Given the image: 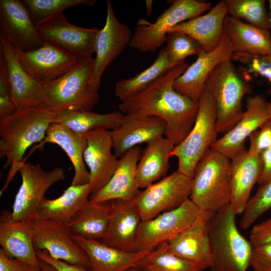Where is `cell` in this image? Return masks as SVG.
<instances>
[{
	"label": "cell",
	"mask_w": 271,
	"mask_h": 271,
	"mask_svg": "<svg viewBox=\"0 0 271 271\" xmlns=\"http://www.w3.org/2000/svg\"><path fill=\"white\" fill-rule=\"evenodd\" d=\"M188 66L185 61L176 65L141 92L121 101L120 111L162 119L166 125L165 137L175 146L179 145L194 125L199 105L173 87L174 81Z\"/></svg>",
	"instance_id": "obj_1"
},
{
	"label": "cell",
	"mask_w": 271,
	"mask_h": 271,
	"mask_svg": "<svg viewBox=\"0 0 271 271\" xmlns=\"http://www.w3.org/2000/svg\"><path fill=\"white\" fill-rule=\"evenodd\" d=\"M56 114L42 104L17 110L0 119V157L6 159L3 168H10L1 195L25 162L23 157L28 149L44 140Z\"/></svg>",
	"instance_id": "obj_2"
},
{
	"label": "cell",
	"mask_w": 271,
	"mask_h": 271,
	"mask_svg": "<svg viewBox=\"0 0 271 271\" xmlns=\"http://www.w3.org/2000/svg\"><path fill=\"white\" fill-rule=\"evenodd\" d=\"M93 62L92 57L79 59L65 74L43 85V104L55 113L91 111L99 98L91 79Z\"/></svg>",
	"instance_id": "obj_3"
},
{
	"label": "cell",
	"mask_w": 271,
	"mask_h": 271,
	"mask_svg": "<svg viewBox=\"0 0 271 271\" xmlns=\"http://www.w3.org/2000/svg\"><path fill=\"white\" fill-rule=\"evenodd\" d=\"M229 204L213 212L209 220L210 271H246L252 245L238 230Z\"/></svg>",
	"instance_id": "obj_4"
},
{
	"label": "cell",
	"mask_w": 271,
	"mask_h": 271,
	"mask_svg": "<svg viewBox=\"0 0 271 271\" xmlns=\"http://www.w3.org/2000/svg\"><path fill=\"white\" fill-rule=\"evenodd\" d=\"M231 192V160L210 148L196 167L189 198L201 210L215 212L229 204Z\"/></svg>",
	"instance_id": "obj_5"
},
{
	"label": "cell",
	"mask_w": 271,
	"mask_h": 271,
	"mask_svg": "<svg viewBox=\"0 0 271 271\" xmlns=\"http://www.w3.org/2000/svg\"><path fill=\"white\" fill-rule=\"evenodd\" d=\"M194 125L184 140L175 146L171 157L178 160L177 171L192 178L196 167L206 152L217 140V108L210 75L198 101Z\"/></svg>",
	"instance_id": "obj_6"
},
{
	"label": "cell",
	"mask_w": 271,
	"mask_h": 271,
	"mask_svg": "<svg viewBox=\"0 0 271 271\" xmlns=\"http://www.w3.org/2000/svg\"><path fill=\"white\" fill-rule=\"evenodd\" d=\"M153 23L140 19L129 46L142 53L155 52L166 42L169 31L176 25L199 16L212 8L211 3L197 0H176Z\"/></svg>",
	"instance_id": "obj_7"
},
{
	"label": "cell",
	"mask_w": 271,
	"mask_h": 271,
	"mask_svg": "<svg viewBox=\"0 0 271 271\" xmlns=\"http://www.w3.org/2000/svg\"><path fill=\"white\" fill-rule=\"evenodd\" d=\"M212 91L217 108V129L225 134L241 119L242 100L250 87L239 76L232 60L219 64L210 74Z\"/></svg>",
	"instance_id": "obj_8"
},
{
	"label": "cell",
	"mask_w": 271,
	"mask_h": 271,
	"mask_svg": "<svg viewBox=\"0 0 271 271\" xmlns=\"http://www.w3.org/2000/svg\"><path fill=\"white\" fill-rule=\"evenodd\" d=\"M203 210L188 198L180 206L151 219L141 221L135 251H152L189 227Z\"/></svg>",
	"instance_id": "obj_9"
},
{
	"label": "cell",
	"mask_w": 271,
	"mask_h": 271,
	"mask_svg": "<svg viewBox=\"0 0 271 271\" xmlns=\"http://www.w3.org/2000/svg\"><path fill=\"white\" fill-rule=\"evenodd\" d=\"M192 178L177 171L139 192L132 201L142 221L180 206L190 196Z\"/></svg>",
	"instance_id": "obj_10"
},
{
	"label": "cell",
	"mask_w": 271,
	"mask_h": 271,
	"mask_svg": "<svg viewBox=\"0 0 271 271\" xmlns=\"http://www.w3.org/2000/svg\"><path fill=\"white\" fill-rule=\"evenodd\" d=\"M19 172L22 184L15 197L12 216L16 221H29L37 217L38 207L48 189L65 179V172L58 167L46 171L39 164L26 162L22 163Z\"/></svg>",
	"instance_id": "obj_11"
},
{
	"label": "cell",
	"mask_w": 271,
	"mask_h": 271,
	"mask_svg": "<svg viewBox=\"0 0 271 271\" xmlns=\"http://www.w3.org/2000/svg\"><path fill=\"white\" fill-rule=\"evenodd\" d=\"M35 249L53 258L90 269L88 258L73 239L66 224L38 217L29 221Z\"/></svg>",
	"instance_id": "obj_12"
},
{
	"label": "cell",
	"mask_w": 271,
	"mask_h": 271,
	"mask_svg": "<svg viewBox=\"0 0 271 271\" xmlns=\"http://www.w3.org/2000/svg\"><path fill=\"white\" fill-rule=\"evenodd\" d=\"M36 26L44 42L64 50L78 60L92 57L95 53L99 29L74 25L67 20L63 13Z\"/></svg>",
	"instance_id": "obj_13"
},
{
	"label": "cell",
	"mask_w": 271,
	"mask_h": 271,
	"mask_svg": "<svg viewBox=\"0 0 271 271\" xmlns=\"http://www.w3.org/2000/svg\"><path fill=\"white\" fill-rule=\"evenodd\" d=\"M233 53V47L225 31L219 45L210 52L203 50L196 61L174 81V88L198 102L210 75L219 64L231 60Z\"/></svg>",
	"instance_id": "obj_14"
},
{
	"label": "cell",
	"mask_w": 271,
	"mask_h": 271,
	"mask_svg": "<svg viewBox=\"0 0 271 271\" xmlns=\"http://www.w3.org/2000/svg\"><path fill=\"white\" fill-rule=\"evenodd\" d=\"M105 24L100 29L95 42L91 79L99 89L100 80L105 70L129 46L132 33L129 27L116 18L109 0L106 1Z\"/></svg>",
	"instance_id": "obj_15"
},
{
	"label": "cell",
	"mask_w": 271,
	"mask_h": 271,
	"mask_svg": "<svg viewBox=\"0 0 271 271\" xmlns=\"http://www.w3.org/2000/svg\"><path fill=\"white\" fill-rule=\"evenodd\" d=\"M0 30L1 35L16 50L30 51L44 43L22 1H0Z\"/></svg>",
	"instance_id": "obj_16"
},
{
	"label": "cell",
	"mask_w": 271,
	"mask_h": 271,
	"mask_svg": "<svg viewBox=\"0 0 271 271\" xmlns=\"http://www.w3.org/2000/svg\"><path fill=\"white\" fill-rule=\"evenodd\" d=\"M14 49L24 69L42 86L65 74L79 60L73 55L46 42L39 48L30 51Z\"/></svg>",
	"instance_id": "obj_17"
},
{
	"label": "cell",
	"mask_w": 271,
	"mask_h": 271,
	"mask_svg": "<svg viewBox=\"0 0 271 271\" xmlns=\"http://www.w3.org/2000/svg\"><path fill=\"white\" fill-rule=\"evenodd\" d=\"M86 139L84 161L89 169L91 194L109 181L115 173L119 159L112 153L113 143L110 131L97 129L81 134Z\"/></svg>",
	"instance_id": "obj_18"
},
{
	"label": "cell",
	"mask_w": 271,
	"mask_h": 271,
	"mask_svg": "<svg viewBox=\"0 0 271 271\" xmlns=\"http://www.w3.org/2000/svg\"><path fill=\"white\" fill-rule=\"evenodd\" d=\"M270 118L267 102L260 95L250 96L246 100V110L241 119L229 131L217 139L211 149L231 160L245 150V141Z\"/></svg>",
	"instance_id": "obj_19"
},
{
	"label": "cell",
	"mask_w": 271,
	"mask_h": 271,
	"mask_svg": "<svg viewBox=\"0 0 271 271\" xmlns=\"http://www.w3.org/2000/svg\"><path fill=\"white\" fill-rule=\"evenodd\" d=\"M166 127L165 122L156 116L123 114L117 126L110 130L114 154L120 158L131 148L163 136Z\"/></svg>",
	"instance_id": "obj_20"
},
{
	"label": "cell",
	"mask_w": 271,
	"mask_h": 271,
	"mask_svg": "<svg viewBox=\"0 0 271 271\" xmlns=\"http://www.w3.org/2000/svg\"><path fill=\"white\" fill-rule=\"evenodd\" d=\"M213 213L202 211L189 227L167 243L171 252L203 270L212 262L209 223Z\"/></svg>",
	"instance_id": "obj_21"
},
{
	"label": "cell",
	"mask_w": 271,
	"mask_h": 271,
	"mask_svg": "<svg viewBox=\"0 0 271 271\" xmlns=\"http://www.w3.org/2000/svg\"><path fill=\"white\" fill-rule=\"evenodd\" d=\"M0 56L5 64L17 110L42 104V85L24 69L14 48L1 35Z\"/></svg>",
	"instance_id": "obj_22"
},
{
	"label": "cell",
	"mask_w": 271,
	"mask_h": 271,
	"mask_svg": "<svg viewBox=\"0 0 271 271\" xmlns=\"http://www.w3.org/2000/svg\"><path fill=\"white\" fill-rule=\"evenodd\" d=\"M140 147L126 152L119 159L118 167L109 181L100 190L89 196L94 202H104L115 200L132 201L139 193L136 172L142 155Z\"/></svg>",
	"instance_id": "obj_23"
},
{
	"label": "cell",
	"mask_w": 271,
	"mask_h": 271,
	"mask_svg": "<svg viewBox=\"0 0 271 271\" xmlns=\"http://www.w3.org/2000/svg\"><path fill=\"white\" fill-rule=\"evenodd\" d=\"M227 15V6L223 0L206 14L176 25L169 33L185 34L196 40L205 51L210 52L219 45L223 38Z\"/></svg>",
	"instance_id": "obj_24"
},
{
	"label": "cell",
	"mask_w": 271,
	"mask_h": 271,
	"mask_svg": "<svg viewBox=\"0 0 271 271\" xmlns=\"http://www.w3.org/2000/svg\"><path fill=\"white\" fill-rule=\"evenodd\" d=\"M0 244L9 257L39 265L29 221L15 220L12 211L5 209L0 215Z\"/></svg>",
	"instance_id": "obj_25"
},
{
	"label": "cell",
	"mask_w": 271,
	"mask_h": 271,
	"mask_svg": "<svg viewBox=\"0 0 271 271\" xmlns=\"http://www.w3.org/2000/svg\"><path fill=\"white\" fill-rule=\"evenodd\" d=\"M111 211L108 227L100 241L109 246L135 251L137 233L142 221L132 201H110Z\"/></svg>",
	"instance_id": "obj_26"
},
{
	"label": "cell",
	"mask_w": 271,
	"mask_h": 271,
	"mask_svg": "<svg viewBox=\"0 0 271 271\" xmlns=\"http://www.w3.org/2000/svg\"><path fill=\"white\" fill-rule=\"evenodd\" d=\"M71 236L86 253L92 271H127L138 267L148 253L126 251L107 245L100 241Z\"/></svg>",
	"instance_id": "obj_27"
},
{
	"label": "cell",
	"mask_w": 271,
	"mask_h": 271,
	"mask_svg": "<svg viewBox=\"0 0 271 271\" xmlns=\"http://www.w3.org/2000/svg\"><path fill=\"white\" fill-rule=\"evenodd\" d=\"M261 170L260 155L245 150L231 160V199L229 205L236 215L242 214L252 189Z\"/></svg>",
	"instance_id": "obj_28"
},
{
	"label": "cell",
	"mask_w": 271,
	"mask_h": 271,
	"mask_svg": "<svg viewBox=\"0 0 271 271\" xmlns=\"http://www.w3.org/2000/svg\"><path fill=\"white\" fill-rule=\"evenodd\" d=\"M47 143L57 145L69 157L74 169L71 185L89 184V173L86 169L83 158L87 141L83 136L62 124L52 123L47 130L45 138L36 149H42Z\"/></svg>",
	"instance_id": "obj_29"
},
{
	"label": "cell",
	"mask_w": 271,
	"mask_h": 271,
	"mask_svg": "<svg viewBox=\"0 0 271 271\" xmlns=\"http://www.w3.org/2000/svg\"><path fill=\"white\" fill-rule=\"evenodd\" d=\"M174 147L163 136L147 144L137 168L136 181L139 189H145L164 177L169 170V159Z\"/></svg>",
	"instance_id": "obj_30"
},
{
	"label": "cell",
	"mask_w": 271,
	"mask_h": 271,
	"mask_svg": "<svg viewBox=\"0 0 271 271\" xmlns=\"http://www.w3.org/2000/svg\"><path fill=\"white\" fill-rule=\"evenodd\" d=\"M225 31L232 45L234 53L252 56L271 54V33L227 16Z\"/></svg>",
	"instance_id": "obj_31"
},
{
	"label": "cell",
	"mask_w": 271,
	"mask_h": 271,
	"mask_svg": "<svg viewBox=\"0 0 271 271\" xmlns=\"http://www.w3.org/2000/svg\"><path fill=\"white\" fill-rule=\"evenodd\" d=\"M89 184L71 185L57 198L45 197L37 210V217L67 224L73 217L89 201L91 195Z\"/></svg>",
	"instance_id": "obj_32"
},
{
	"label": "cell",
	"mask_w": 271,
	"mask_h": 271,
	"mask_svg": "<svg viewBox=\"0 0 271 271\" xmlns=\"http://www.w3.org/2000/svg\"><path fill=\"white\" fill-rule=\"evenodd\" d=\"M111 211L110 201L89 200L67 224L70 233L87 239L101 241L107 230Z\"/></svg>",
	"instance_id": "obj_33"
},
{
	"label": "cell",
	"mask_w": 271,
	"mask_h": 271,
	"mask_svg": "<svg viewBox=\"0 0 271 271\" xmlns=\"http://www.w3.org/2000/svg\"><path fill=\"white\" fill-rule=\"evenodd\" d=\"M176 66L170 61L166 50L163 48L149 67L132 77L117 81L114 95L121 102L135 96Z\"/></svg>",
	"instance_id": "obj_34"
},
{
	"label": "cell",
	"mask_w": 271,
	"mask_h": 271,
	"mask_svg": "<svg viewBox=\"0 0 271 271\" xmlns=\"http://www.w3.org/2000/svg\"><path fill=\"white\" fill-rule=\"evenodd\" d=\"M123 114L119 111L98 113L87 111H65L56 113L53 123L62 124L79 134L97 129L113 130Z\"/></svg>",
	"instance_id": "obj_35"
},
{
	"label": "cell",
	"mask_w": 271,
	"mask_h": 271,
	"mask_svg": "<svg viewBox=\"0 0 271 271\" xmlns=\"http://www.w3.org/2000/svg\"><path fill=\"white\" fill-rule=\"evenodd\" d=\"M138 267L141 271H204L171 252L167 243L148 252Z\"/></svg>",
	"instance_id": "obj_36"
},
{
	"label": "cell",
	"mask_w": 271,
	"mask_h": 271,
	"mask_svg": "<svg viewBox=\"0 0 271 271\" xmlns=\"http://www.w3.org/2000/svg\"><path fill=\"white\" fill-rule=\"evenodd\" d=\"M230 16L265 30L271 29L264 0H224Z\"/></svg>",
	"instance_id": "obj_37"
},
{
	"label": "cell",
	"mask_w": 271,
	"mask_h": 271,
	"mask_svg": "<svg viewBox=\"0 0 271 271\" xmlns=\"http://www.w3.org/2000/svg\"><path fill=\"white\" fill-rule=\"evenodd\" d=\"M35 25L42 24L70 8L80 5L92 6L96 0H23Z\"/></svg>",
	"instance_id": "obj_38"
},
{
	"label": "cell",
	"mask_w": 271,
	"mask_h": 271,
	"mask_svg": "<svg viewBox=\"0 0 271 271\" xmlns=\"http://www.w3.org/2000/svg\"><path fill=\"white\" fill-rule=\"evenodd\" d=\"M166 42L169 59L175 65L185 61L188 56L198 55L203 50L196 40L180 32L169 33Z\"/></svg>",
	"instance_id": "obj_39"
},
{
	"label": "cell",
	"mask_w": 271,
	"mask_h": 271,
	"mask_svg": "<svg viewBox=\"0 0 271 271\" xmlns=\"http://www.w3.org/2000/svg\"><path fill=\"white\" fill-rule=\"evenodd\" d=\"M270 208L271 181L260 185L255 194L249 199L240 222L241 228H249L256 219Z\"/></svg>",
	"instance_id": "obj_40"
},
{
	"label": "cell",
	"mask_w": 271,
	"mask_h": 271,
	"mask_svg": "<svg viewBox=\"0 0 271 271\" xmlns=\"http://www.w3.org/2000/svg\"><path fill=\"white\" fill-rule=\"evenodd\" d=\"M231 60L239 62L245 66L248 73L259 75L267 79L271 84V54L252 56L234 53Z\"/></svg>",
	"instance_id": "obj_41"
},
{
	"label": "cell",
	"mask_w": 271,
	"mask_h": 271,
	"mask_svg": "<svg viewBox=\"0 0 271 271\" xmlns=\"http://www.w3.org/2000/svg\"><path fill=\"white\" fill-rule=\"evenodd\" d=\"M17 110L5 64L0 56V119Z\"/></svg>",
	"instance_id": "obj_42"
},
{
	"label": "cell",
	"mask_w": 271,
	"mask_h": 271,
	"mask_svg": "<svg viewBox=\"0 0 271 271\" xmlns=\"http://www.w3.org/2000/svg\"><path fill=\"white\" fill-rule=\"evenodd\" d=\"M250 145L247 152L250 154L260 155L271 147V119L269 118L248 137Z\"/></svg>",
	"instance_id": "obj_43"
},
{
	"label": "cell",
	"mask_w": 271,
	"mask_h": 271,
	"mask_svg": "<svg viewBox=\"0 0 271 271\" xmlns=\"http://www.w3.org/2000/svg\"><path fill=\"white\" fill-rule=\"evenodd\" d=\"M249 266L254 271H271V244L252 245Z\"/></svg>",
	"instance_id": "obj_44"
},
{
	"label": "cell",
	"mask_w": 271,
	"mask_h": 271,
	"mask_svg": "<svg viewBox=\"0 0 271 271\" xmlns=\"http://www.w3.org/2000/svg\"><path fill=\"white\" fill-rule=\"evenodd\" d=\"M249 241L252 245L271 244V216L252 226Z\"/></svg>",
	"instance_id": "obj_45"
},
{
	"label": "cell",
	"mask_w": 271,
	"mask_h": 271,
	"mask_svg": "<svg viewBox=\"0 0 271 271\" xmlns=\"http://www.w3.org/2000/svg\"><path fill=\"white\" fill-rule=\"evenodd\" d=\"M0 271H42L40 265H33L9 257L0 249Z\"/></svg>",
	"instance_id": "obj_46"
},
{
	"label": "cell",
	"mask_w": 271,
	"mask_h": 271,
	"mask_svg": "<svg viewBox=\"0 0 271 271\" xmlns=\"http://www.w3.org/2000/svg\"><path fill=\"white\" fill-rule=\"evenodd\" d=\"M36 253L39 258L51 264L57 271H92L79 265L53 258L45 250L36 249Z\"/></svg>",
	"instance_id": "obj_47"
},
{
	"label": "cell",
	"mask_w": 271,
	"mask_h": 271,
	"mask_svg": "<svg viewBox=\"0 0 271 271\" xmlns=\"http://www.w3.org/2000/svg\"><path fill=\"white\" fill-rule=\"evenodd\" d=\"M261 170L257 183L260 185L271 181V147L260 154Z\"/></svg>",
	"instance_id": "obj_48"
},
{
	"label": "cell",
	"mask_w": 271,
	"mask_h": 271,
	"mask_svg": "<svg viewBox=\"0 0 271 271\" xmlns=\"http://www.w3.org/2000/svg\"><path fill=\"white\" fill-rule=\"evenodd\" d=\"M39 265L41 268L42 271H57V269L51 264L42 259L39 258Z\"/></svg>",
	"instance_id": "obj_49"
},
{
	"label": "cell",
	"mask_w": 271,
	"mask_h": 271,
	"mask_svg": "<svg viewBox=\"0 0 271 271\" xmlns=\"http://www.w3.org/2000/svg\"><path fill=\"white\" fill-rule=\"evenodd\" d=\"M153 3V1H146V6L147 9V15L148 16H150L152 14Z\"/></svg>",
	"instance_id": "obj_50"
},
{
	"label": "cell",
	"mask_w": 271,
	"mask_h": 271,
	"mask_svg": "<svg viewBox=\"0 0 271 271\" xmlns=\"http://www.w3.org/2000/svg\"><path fill=\"white\" fill-rule=\"evenodd\" d=\"M267 106H268L269 113L270 114V118L271 119V102H267Z\"/></svg>",
	"instance_id": "obj_51"
},
{
	"label": "cell",
	"mask_w": 271,
	"mask_h": 271,
	"mask_svg": "<svg viewBox=\"0 0 271 271\" xmlns=\"http://www.w3.org/2000/svg\"><path fill=\"white\" fill-rule=\"evenodd\" d=\"M268 3L269 4V9H270L269 19H270V23L271 24V0H268Z\"/></svg>",
	"instance_id": "obj_52"
},
{
	"label": "cell",
	"mask_w": 271,
	"mask_h": 271,
	"mask_svg": "<svg viewBox=\"0 0 271 271\" xmlns=\"http://www.w3.org/2000/svg\"><path fill=\"white\" fill-rule=\"evenodd\" d=\"M127 271H141V270H137V269H135L133 268V269H129V270H128Z\"/></svg>",
	"instance_id": "obj_53"
}]
</instances>
